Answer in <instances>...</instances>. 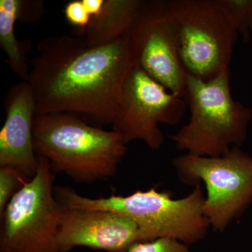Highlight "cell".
Returning a JSON list of instances; mask_svg holds the SVG:
<instances>
[{
  "label": "cell",
  "instance_id": "8",
  "mask_svg": "<svg viewBox=\"0 0 252 252\" xmlns=\"http://www.w3.org/2000/svg\"><path fill=\"white\" fill-rule=\"evenodd\" d=\"M187 107L183 97L167 90L135 64L124 81L112 130L127 144L143 141L149 149L157 150L164 141L159 124L177 125Z\"/></svg>",
  "mask_w": 252,
  "mask_h": 252
},
{
  "label": "cell",
  "instance_id": "2",
  "mask_svg": "<svg viewBox=\"0 0 252 252\" xmlns=\"http://www.w3.org/2000/svg\"><path fill=\"white\" fill-rule=\"evenodd\" d=\"M33 140L36 155L49 160L53 172L85 185L115 177L127 151L119 132L64 113L36 115Z\"/></svg>",
  "mask_w": 252,
  "mask_h": 252
},
{
  "label": "cell",
  "instance_id": "1",
  "mask_svg": "<svg viewBox=\"0 0 252 252\" xmlns=\"http://www.w3.org/2000/svg\"><path fill=\"white\" fill-rule=\"evenodd\" d=\"M37 49L28 81L36 115L64 113L112 125L124 81L136 64L128 34L101 46L89 45L81 36H47Z\"/></svg>",
  "mask_w": 252,
  "mask_h": 252
},
{
  "label": "cell",
  "instance_id": "3",
  "mask_svg": "<svg viewBox=\"0 0 252 252\" xmlns=\"http://www.w3.org/2000/svg\"><path fill=\"white\" fill-rule=\"evenodd\" d=\"M230 78V68L207 81L188 74L183 98L190 110V121L169 136L177 150L217 157L243 145L252 109L232 97Z\"/></svg>",
  "mask_w": 252,
  "mask_h": 252
},
{
  "label": "cell",
  "instance_id": "17",
  "mask_svg": "<svg viewBox=\"0 0 252 252\" xmlns=\"http://www.w3.org/2000/svg\"><path fill=\"white\" fill-rule=\"evenodd\" d=\"M64 16L68 22L75 26L77 31L85 29L91 22V16L88 13L82 0L69 1L64 6Z\"/></svg>",
  "mask_w": 252,
  "mask_h": 252
},
{
  "label": "cell",
  "instance_id": "19",
  "mask_svg": "<svg viewBox=\"0 0 252 252\" xmlns=\"http://www.w3.org/2000/svg\"><path fill=\"white\" fill-rule=\"evenodd\" d=\"M88 13L91 18L95 17L102 11L104 0H82Z\"/></svg>",
  "mask_w": 252,
  "mask_h": 252
},
{
  "label": "cell",
  "instance_id": "15",
  "mask_svg": "<svg viewBox=\"0 0 252 252\" xmlns=\"http://www.w3.org/2000/svg\"><path fill=\"white\" fill-rule=\"evenodd\" d=\"M30 180L13 167H0V218L11 198Z\"/></svg>",
  "mask_w": 252,
  "mask_h": 252
},
{
  "label": "cell",
  "instance_id": "11",
  "mask_svg": "<svg viewBox=\"0 0 252 252\" xmlns=\"http://www.w3.org/2000/svg\"><path fill=\"white\" fill-rule=\"evenodd\" d=\"M4 103L6 120L0 131V167H13L31 180L37 170L38 158L33 140L36 102L29 83L22 81L11 87Z\"/></svg>",
  "mask_w": 252,
  "mask_h": 252
},
{
  "label": "cell",
  "instance_id": "4",
  "mask_svg": "<svg viewBox=\"0 0 252 252\" xmlns=\"http://www.w3.org/2000/svg\"><path fill=\"white\" fill-rule=\"evenodd\" d=\"M205 200L201 185L180 199H173L171 193L158 191L157 187L127 196L89 198L72 191L67 197L71 208L104 210L128 217L140 227L147 241L168 238L187 245L204 240L211 228L204 212Z\"/></svg>",
  "mask_w": 252,
  "mask_h": 252
},
{
  "label": "cell",
  "instance_id": "7",
  "mask_svg": "<svg viewBox=\"0 0 252 252\" xmlns=\"http://www.w3.org/2000/svg\"><path fill=\"white\" fill-rule=\"evenodd\" d=\"M36 175L15 194L1 217L0 252H61L63 206L54 196L50 162L37 156Z\"/></svg>",
  "mask_w": 252,
  "mask_h": 252
},
{
  "label": "cell",
  "instance_id": "14",
  "mask_svg": "<svg viewBox=\"0 0 252 252\" xmlns=\"http://www.w3.org/2000/svg\"><path fill=\"white\" fill-rule=\"evenodd\" d=\"M230 23L243 37L244 42L251 39L252 0H217Z\"/></svg>",
  "mask_w": 252,
  "mask_h": 252
},
{
  "label": "cell",
  "instance_id": "6",
  "mask_svg": "<svg viewBox=\"0 0 252 252\" xmlns=\"http://www.w3.org/2000/svg\"><path fill=\"white\" fill-rule=\"evenodd\" d=\"M172 163L184 185L205 184L204 212L215 231H224L252 205V157L240 147L217 157L187 154Z\"/></svg>",
  "mask_w": 252,
  "mask_h": 252
},
{
  "label": "cell",
  "instance_id": "10",
  "mask_svg": "<svg viewBox=\"0 0 252 252\" xmlns=\"http://www.w3.org/2000/svg\"><path fill=\"white\" fill-rule=\"evenodd\" d=\"M149 242L128 217L99 210L63 206L58 234L61 252L86 247L107 252H127L134 244Z\"/></svg>",
  "mask_w": 252,
  "mask_h": 252
},
{
  "label": "cell",
  "instance_id": "13",
  "mask_svg": "<svg viewBox=\"0 0 252 252\" xmlns=\"http://www.w3.org/2000/svg\"><path fill=\"white\" fill-rule=\"evenodd\" d=\"M19 0L0 1V46L6 55V63L11 70L23 81H28L30 70L28 54L30 41H18L14 32Z\"/></svg>",
  "mask_w": 252,
  "mask_h": 252
},
{
  "label": "cell",
  "instance_id": "20",
  "mask_svg": "<svg viewBox=\"0 0 252 252\" xmlns=\"http://www.w3.org/2000/svg\"><path fill=\"white\" fill-rule=\"evenodd\" d=\"M251 31L252 32V22H251Z\"/></svg>",
  "mask_w": 252,
  "mask_h": 252
},
{
  "label": "cell",
  "instance_id": "9",
  "mask_svg": "<svg viewBox=\"0 0 252 252\" xmlns=\"http://www.w3.org/2000/svg\"><path fill=\"white\" fill-rule=\"evenodd\" d=\"M128 35L136 64L167 90L183 97L188 74L181 61L165 0H144Z\"/></svg>",
  "mask_w": 252,
  "mask_h": 252
},
{
  "label": "cell",
  "instance_id": "5",
  "mask_svg": "<svg viewBox=\"0 0 252 252\" xmlns=\"http://www.w3.org/2000/svg\"><path fill=\"white\" fill-rule=\"evenodd\" d=\"M181 61L205 81L230 68L238 32L217 0H167Z\"/></svg>",
  "mask_w": 252,
  "mask_h": 252
},
{
  "label": "cell",
  "instance_id": "12",
  "mask_svg": "<svg viewBox=\"0 0 252 252\" xmlns=\"http://www.w3.org/2000/svg\"><path fill=\"white\" fill-rule=\"evenodd\" d=\"M144 0H104L102 11L85 29L77 31L91 46L110 44L129 34L142 9Z\"/></svg>",
  "mask_w": 252,
  "mask_h": 252
},
{
  "label": "cell",
  "instance_id": "18",
  "mask_svg": "<svg viewBox=\"0 0 252 252\" xmlns=\"http://www.w3.org/2000/svg\"><path fill=\"white\" fill-rule=\"evenodd\" d=\"M44 1L41 0H19L17 21L26 24L36 23L44 14Z\"/></svg>",
  "mask_w": 252,
  "mask_h": 252
},
{
  "label": "cell",
  "instance_id": "16",
  "mask_svg": "<svg viewBox=\"0 0 252 252\" xmlns=\"http://www.w3.org/2000/svg\"><path fill=\"white\" fill-rule=\"evenodd\" d=\"M127 252H192L185 244L168 238H158L134 244Z\"/></svg>",
  "mask_w": 252,
  "mask_h": 252
}]
</instances>
